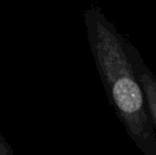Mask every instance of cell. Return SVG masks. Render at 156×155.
<instances>
[{
    "label": "cell",
    "instance_id": "obj_1",
    "mask_svg": "<svg viewBox=\"0 0 156 155\" xmlns=\"http://www.w3.org/2000/svg\"><path fill=\"white\" fill-rule=\"evenodd\" d=\"M91 51L109 102L132 140L144 155H156V135L132 58L115 33L98 27Z\"/></svg>",
    "mask_w": 156,
    "mask_h": 155
},
{
    "label": "cell",
    "instance_id": "obj_2",
    "mask_svg": "<svg viewBox=\"0 0 156 155\" xmlns=\"http://www.w3.org/2000/svg\"><path fill=\"white\" fill-rule=\"evenodd\" d=\"M131 58L136 76L139 80L142 90L146 96L153 125L156 130V78L152 73V71L144 64L141 58L138 56L136 58H133V56H131Z\"/></svg>",
    "mask_w": 156,
    "mask_h": 155
},
{
    "label": "cell",
    "instance_id": "obj_3",
    "mask_svg": "<svg viewBox=\"0 0 156 155\" xmlns=\"http://www.w3.org/2000/svg\"><path fill=\"white\" fill-rule=\"evenodd\" d=\"M0 155H15L11 145L5 140L1 132H0Z\"/></svg>",
    "mask_w": 156,
    "mask_h": 155
}]
</instances>
